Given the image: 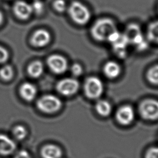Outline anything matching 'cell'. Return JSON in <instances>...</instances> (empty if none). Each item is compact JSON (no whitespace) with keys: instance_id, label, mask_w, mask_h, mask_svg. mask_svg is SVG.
Wrapping results in <instances>:
<instances>
[{"instance_id":"e0dca14e","label":"cell","mask_w":158,"mask_h":158,"mask_svg":"<svg viewBox=\"0 0 158 158\" xmlns=\"http://www.w3.org/2000/svg\"><path fill=\"white\" fill-rule=\"evenodd\" d=\"M96 110L97 112L102 117H106L110 115L112 111L110 104L105 100H100L96 104Z\"/></svg>"},{"instance_id":"4316f807","label":"cell","mask_w":158,"mask_h":158,"mask_svg":"<svg viewBox=\"0 0 158 158\" xmlns=\"http://www.w3.org/2000/svg\"><path fill=\"white\" fill-rule=\"evenodd\" d=\"M14 158H31V157L27 151L21 150L16 154Z\"/></svg>"},{"instance_id":"7c38bea8","label":"cell","mask_w":158,"mask_h":158,"mask_svg":"<svg viewBox=\"0 0 158 158\" xmlns=\"http://www.w3.org/2000/svg\"><path fill=\"white\" fill-rule=\"evenodd\" d=\"M14 12L20 19H27L33 12L31 5L23 1H17L14 6Z\"/></svg>"},{"instance_id":"603a6c76","label":"cell","mask_w":158,"mask_h":158,"mask_svg":"<svg viewBox=\"0 0 158 158\" xmlns=\"http://www.w3.org/2000/svg\"><path fill=\"white\" fill-rule=\"evenodd\" d=\"M53 7L56 11L62 12L65 11L67 8L66 2L64 0H55L53 3Z\"/></svg>"},{"instance_id":"ffe728a7","label":"cell","mask_w":158,"mask_h":158,"mask_svg":"<svg viewBox=\"0 0 158 158\" xmlns=\"http://www.w3.org/2000/svg\"><path fill=\"white\" fill-rule=\"evenodd\" d=\"M14 75L13 69L11 66L6 65L0 69V77L4 80H10Z\"/></svg>"},{"instance_id":"7a4b0ae2","label":"cell","mask_w":158,"mask_h":158,"mask_svg":"<svg viewBox=\"0 0 158 158\" xmlns=\"http://www.w3.org/2000/svg\"><path fill=\"white\" fill-rule=\"evenodd\" d=\"M68 14L72 20L80 25L86 24L91 18V14L88 7L76 1L72 2L69 5Z\"/></svg>"},{"instance_id":"5bb4252c","label":"cell","mask_w":158,"mask_h":158,"mask_svg":"<svg viewBox=\"0 0 158 158\" xmlns=\"http://www.w3.org/2000/svg\"><path fill=\"white\" fill-rule=\"evenodd\" d=\"M103 72L107 78L114 79L119 76L121 68L116 62L108 61L104 65Z\"/></svg>"},{"instance_id":"ba28073f","label":"cell","mask_w":158,"mask_h":158,"mask_svg":"<svg viewBox=\"0 0 158 158\" xmlns=\"http://www.w3.org/2000/svg\"><path fill=\"white\" fill-rule=\"evenodd\" d=\"M47 64L49 69L55 73L62 74L64 73L68 68L67 59L59 54H52L48 57Z\"/></svg>"},{"instance_id":"3957f363","label":"cell","mask_w":158,"mask_h":158,"mask_svg":"<svg viewBox=\"0 0 158 158\" xmlns=\"http://www.w3.org/2000/svg\"><path fill=\"white\" fill-rule=\"evenodd\" d=\"M123 33L127 38L129 44L135 45L138 50L143 51L148 47V43L144 39L139 26L136 23L128 24Z\"/></svg>"},{"instance_id":"9c48e42d","label":"cell","mask_w":158,"mask_h":158,"mask_svg":"<svg viewBox=\"0 0 158 158\" xmlns=\"http://www.w3.org/2000/svg\"><path fill=\"white\" fill-rule=\"evenodd\" d=\"M135 118V112L131 106L125 105L120 107L116 112V119L123 125L130 124Z\"/></svg>"},{"instance_id":"ac0fdd59","label":"cell","mask_w":158,"mask_h":158,"mask_svg":"<svg viewBox=\"0 0 158 158\" xmlns=\"http://www.w3.org/2000/svg\"><path fill=\"white\" fill-rule=\"evenodd\" d=\"M147 38L150 41L158 43V20L154 21L148 25Z\"/></svg>"},{"instance_id":"d4e9b609","label":"cell","mask_w":158,"mask_h":158,"mask_svg":"<svg viewBox=\"0 0 158 158\" xmlns=\"http://www.w3.org/2000/svg\"><path fill=\"white\" fill-rule=\"evenodd\" d=\"M145 158H158V147L149 148L145 154Z\"/></svg>"},{"instance_id":"8992f818","label":"cell","mask_w":158,"mask_h":158,"mask_svg":"<svg viewBox=\"0 0 158 158\" xmlns=\"http://www.w3.org/2000/svg\"><path fill=\"white\" fill-rule=\"evenodd\" d=\"M139 112L142 117L146 120L158 119V101L152 99L143 101L139 105Z\"/></svg>"},{"instance_id":"44dd1931","label":"cell","mask_w":158,"mask_h":158,"mask_svg":"<svg viewBox=\"0 0 158 158\" xmlns=\"http://www.w3.org/2000/svg\"><path fill=\"white\" fill-rule=\"evenodd\" d=\"M13 135L18 140H22L25 138L27 134V131L26 128L22 125L15 126L12 131Z\"/></svg>"},{"instance_id":"30bf717a","label":"cell","mask_w":158,"mask_h":158,"mask_svg":"<svg viewBox=\"0 0 158 158\" xmlns=\"http://www.w3.org/2000/svg\"><path fill=\"white\" fill-rule=\"evenodd\" d=\"M15 149V141L6 135L0 133V154L2 156L11 154Z\"/></svg>"},{"instance_id":"7402d4cb","label":"cell","mask_w":158,"mask_h":158,"mask_svg":"<svg viewBox=\"0 0 158 158\" xmlns=\"http://www.w3.org/2000/svg\"><path fill=\"white\" fill-rule=\"evenodd\" d=\"M32 11L36 14H41L44 10V4L40 0H35L31 5Z\"/></svg>"},{"instance_id":"cb8c5ba5","label":"cell","mask_w":158,"mask_h":158,"mask_svg":"<svg viewBox=\"0 0 158 158\" xmlns=\"http://www.w3.org/2000/svg\"><path fill=\"white\" fill-rule=\"evenodd\" d=\"M71 72L74 76L78 77L82 74L83 68L80 64L75 63L71 67Z\"/></svg>"},{"instance_id":"484cf974","label":"cell","mask_w":158,"mask_h":158,"mask_svg":"<svg viewBox=\"0 0 158 158\" xmlns=\"http://www.w3.org/2000/svg\"><path fill=\"white\" fill-rule=\"evenodd\" d=\"M9 58V53L6 49L0 46V64L5 62Z\"/></svg>"},{"instance_id":"4fadbf2b","label":"cell","mask_w":158,"mask_h":158,"mask_svg":"<svg viewBox=\"0 0 158 158\" xmlns=\"http://www.w3.org/2000/svg\"><path fill=\"white\" fill-rule=\"evenodd\" d=\"M20 94L27 101H33L36 95L37 89L36 86L31 83L25 82L20 87Z\"/></svg>"},{"instance_id":"5b68a950","label":"cell","mask_w":158,"mask_h":158,"mask_svg":"<svg viewBox=\"0 0 158 158\" xmlns=\"http://www.w3.org/2000/svg\"><path fill=\"white\" fill-rule=\"evenodd\" d=\"M104 86L102 81L96 77L87 78L84 83L85 95L89 99L99 98L102 94Z\"/></svg>"},{"instance_id":"d6986e66","label":"cell","mask_w":158,"mask_h":158,"mask_svg":"<svg viewBox=\"0 0 158 158\" xmlns=\"http://www.w3.org/2000/svg\"><path fill=\"white\" fill-rule=\"evenodd\" d=\"M146 78L148 81L153 85H158V65L149 68L146 73Z\"/></svg>"},{"instance_id":"6da1fadb","label":"cell","mask_w":158,"mask_h":158,"mask_svg":"<svg viewBox=\"0 0 158 158\" xmlns=\"http://www.w3.org/2000/svg\"><path fill=\"white\" fill-rule=\"evenodd\" d=\"M115 22L110 18L104 17L98 19L92 25L90 32L93 38L99 42L107 41L109 36L117 31Z\"/></svg>"},{"instance_id":"2e32d148","label":"cell","mask_w":158,"mask_h":158,"mask_svg":"<svg viewBox=\"0 0 158 158\" xmlns=\"http://www.w3.org/2000/svg\"><path fill=\"white\" fill-rule=\"evenodd\" d=\"M43 70L44 68L43 64L38 60L31 62L28 67V73L33 78H38L40 77L43 72Z\"/></svg>"},{"instance_id":"8fae6325","label":"cell","mask_w":158,"mask_h":158,"mask_svg":"<svg viewBox=\"0 0 158 158\" xmlns=\"http://www.w3.org/2000/svg\"><path fill=\"white\" fill-rule=\"evenodd\" d=\"M51 40L49 33L44 29L36 30L31 38V42L36 47H43L47 45Z\"/></svg>"},{"instance_id":"83f0119b","label":"cell","mask_w":158,"mask_h":158,"mask_svg":"<svg viewBox=\"0 0 158 158\" xmlns=\"http://www.w3.org/2000/svg\"><path fill=\"white\" fill-rule=\"evenodd\" d=\"M2 21H3V15L2 12L0 11V25L2 23Z\"/></svg>"},{"instance_id":"52a82bcc","label":"cell","mask_w":158,"mask_h":158,"mask_svg":"<svg viewBox=\"0 0 158 158\" xmlns=\"http://www.w3.org/2000/svg\"><path fill=\"white\" fill-rule=\"evenodd\" d=\"M79 86V82L76 79L66 78L58 81L56 85V89L62 95L70 96L78 91Z\"/></svg>"},{"instance_id":"9a60e30c","label":"cell","mask_w":158,"mask_h":158,"mask_svg":"<svg viewBox=\"0 0 158 158\" xmlns=\"http://www.w3.org/2000/svg\"><path fill=\"white\" fill-rule=\"evenodd\" d=\"M41 154L43 158H60L62 155V151L59 146L49 144L42 148Z\"/></svg>"},{"instance_id":"277c9868","label":"cell","mask_w":158,"mask_h":158,"mask_svg":"<svg viewBox=\"0 0 158 158\" xmlns=\"http://www.w3.org/2000/svg\"><path fill=\"white\" fill-rule=\"evenodd\" d=\"M38 108L46 114H52L57 112L62 106L60 99L52 94H47L41 97L37 102Z\"/></svg>"}]
</instances>
